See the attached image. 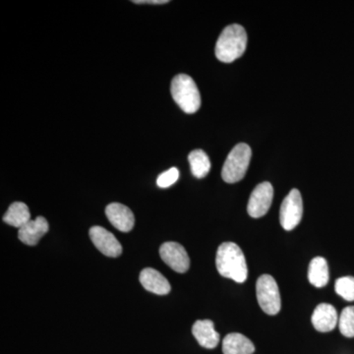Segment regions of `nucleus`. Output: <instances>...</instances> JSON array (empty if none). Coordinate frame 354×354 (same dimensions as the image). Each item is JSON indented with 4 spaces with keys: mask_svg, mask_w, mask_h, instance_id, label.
<instances>
[{
    "mask_svg": "<svg viewBox=\"0 0 354 354\" xmlns=\"http://www.w3.org/2000/svg\"><path fill=\"white\" fill-rule=\"evenodd\" d=\"M171 92L174 102L184 113H196L201 106V95L196 83L186 74H178L172 79Z\"/></svg>",
    "mask_w": 354,
    "mask_h": 354,
    "instance_id": "3",
    "label": "nucleus"
},
{
    "mask_svg": "<svg viewBox=\"0 0 354 354\" xmlns=\"http://www.w3.org/2000/svg\"><path fill=\"white\" fill-rule=\"evenodd\" d=\"M216 266L221 276L239 283H244L248 276L245 256L234 242L221 244L216 251Z\"/></svg>",
    "mask_w": 354,
    "mask_h": 354,
    "instance_id": "1",
    "label": "nucleus"
},
{
    "mask_svg": "<svg viewBox=\"0 0 354 354\" xmlns=\"http://www.w3.org/2000/svg\"><path fill=\"white\" fill-rule=\"evenodd\" d=\"M247 46L245 29L239 24L227 26L216 44V57L221 62L230 64L243 55Z\"/></svg>",
    "mask_w": 354,
    "mask_h": 354,
    "instance_id": "2",
    "label": "nucleus"
},
{
    "mask_svg": "<svg viewBox=\"0 0 354 354\" xmlns=\"http://www.w3.org/2000/svg\"><path fill=\"white\" fill-rule=\"evenodd\" d=\"M304 215V202L299 190L292 189L281 204L279 221L283 230H292L299 225Z\"/></svg>",
    "mask_w": 354,
    "mask_h": 354,
    "instance_id": "6",
    "label": "nucleus"
},
{
    "mask_svg": "<svg viewBox=\"0 0 354 354\" xmlns=\"http://www.w3.org/2000/svg\"><path fill=\"white\" fill-rule=\"evenodd\" d=\"M132 2L136 4H165L169 3V0H134Z\"/></svg>",
    "mask_w": 354,
    "mask_h": 354,
    "instance_id": "22",
    "label": "nucleus"
},
{
    "mask_svg": "<svg viewBox=\"0 0 354 354\" xmlns=\"http://www.w3.org/2000/svg\"><path fill=\"white\" fill-rule=\"evenodd\" d=\"M274 198V188L270 183L258 184L251 193L247 205V212L249 216L254 218H261L268 213Z\"/></svg>",
    "mask_w": 354,
    "mask_h": 354,
    "instance_id": "7",
    "label": "nucleus"
},
{
    "mask_svg": "<svg viewBox=\"0 0 354 354\" xmlns=\"http://www.w3.org/2000/svg\"><path fill=\"white\" fill-rule=\"evenodd\" d=\"M329 267L325 258L316 257L310 262L308 279L310 283L315 288H321L329 283Z\"/></svg>",
    "mask_w": 354,
    "mask_h": 354,
    "instance_id": "16",
    "label": "nucleus"
},
{
    "mask_svg": "<svg viewBox=\"0 0 354 354\" xmlns=\"http://www.w3.org/2000/svg\"><path fill=\"white\" fill-rule=\"evenodd\" d=\"M256 295L261 309L268 315H277L281 308V295L274 279L270 274H263L256 283Z\"/></svg>",
    "mask_w": 354,
    "mask_h": 354,
    "instance_id": "5",
    "label": "nucleus"
},
{
    "mask_svg": "<svg viewBox=\"0 0 354 354\" xmlns=\"http://www.w3.org/2000/svg\"><path fill=\"white\" fill-rule=\"evenodd\" d=\"M252 151L245 143L237 144L228 153L223 164L221 177L227 183H236L245 176L250 165Z\"/></svg>",
    "mask_w": 354,
    "mask_h": 354,
    "instance_id": "4",
    "label": "nucleus"
},
{
    "mask_svg": "<svg viewBox=\"0 0 354 354\" xmlns=\"http://www.w3.org/2000/svg\"><path fill=\"white\" fill-rule=\"evenodd\" d=\"M191 172L197 178H204L208 176L211 169V160L206 153L203 150L192 151L188 156Z\"/></svg>",
    "mask_w": 354,
    "mask_h": 354,
    "instance_id": "18",
    "label": "nucleus"
},
{
    "mask_svg": "<svg viewBox=\"0 0 354 354\" xmlns=\"http://www.w3.org/2000/svg\"><path fill=\"white\" fill-rule=\"evenodd\" d=\"M335 290L339 297L346 301H354V278L353 277H342L337 279Z\"/></svg>",
    "mask_w": 354,
    "mask_h": 354,
    "instance_id": "20",
    "label": "nucleus"
},
{
    "mask_svg": "<svg viewBox=\"0 0 354 354\" xmlns=\"http://www.w3.org/2000/svg\"><path fill=\"white\" fill-rule=\"evenodd\" d=\"M91 241L100 252L108 257L116 258L122 254V246L111 232L102 227H93L90 230Z\"/></svg>",
    "mask_w": 354,
    "mask_h": 354,
    "instance_id": "9",
    "label": "nucleus"
},
{
    "mask_svg": "<svg viewBox=\"0 0 354 354\" xmlns=\"http://www.w3.org/2000/svg\"><path fill=\"white\" fill-rule=\"evenodd\" d=\"M192 334L203 348L213 349L220 342V334L216 332L211 320H198L192 327Z\"/></svg>",
    "mask_w": 354,
    "mask_h": 354,
    "instance_id": "14",
    "label": "nucleus"
},
{
    "mask_svg": "<svg viewBox=\"0 0 354 354\" xmlns=\"http://www.w3.org/2000/svg\"><path fill=\"white\" fill-rule=\"evenodd\" d=\"M140 283L146 290L158 295H169L171 290V286L169 281L152 268H147L140 274Z\"/></svg>",
    "mask_w": 354,
    "mask_h": 354,
    "instance_id": "13",
    "label": "nucleus"
},
{
    "mask_svg": "<svg viewBox=\"0 0 354 354\" xmlns=\"http://www.w3.org/2000/svg\"><path fill=\"white\" fill-rule=\"evenodd\" d=\"M311 320L318 332L328 333L335 329L339 323V316L333 305L321 304L314 310Z\"/></svg>",
    "mask_w": 354,
    "mask_h": 354,
    "instance_id": "11",
    "label": "nucleus"
},
{
    "mask_svg": "<svg viewBox=\"0 0 354 354\" xmlns=\"http://www.w3.org/2000/svg\"><path fill=\"white\" fill-rule=\"evenodd\" d=\"M48 221L44 216H38L36 220H31L18 232V239L26 245L34 246L39 243V239L48 232Z\"/></svg>",
    "mask_w": 354,
    "mask_h": 354,
    "instance_id": "12",
    "label": "nucleus"
},
{
    "mask_svg": "<svg viewBox=\"0 0 354 354\" xmlns=\"http://www.w3.org/2000/svg\"><path fill=\"white\" fill-rule=\"evenodd\" d=\"M255 346L245 335L232 333L225 335L223 342V354H253Z\"/></svg>",
    "mask_w": 354,
    "mask_h": 354,
    "instance_id": "15",
    "label": "nucleus"
},
{
    "mask_svg": "<svg viewBox=\"0 0 354 354\" xmlns=\"http://www.w3.org/2000/svg\"><path fill=\"white\" fill-rule=\"evenodd\" d=\"M179 171L176 167H171L167 169V171L162 172V174L158 176L157 179V184L158 187L167 188L171 186L172 184L178 180Z\"/></svg>",
    "mask_w": 354,
    "mask_h": 354,
    "instance_id": "21",
    "label": "nucleus"
},
{
    "mask_svg": "<svg viewBox=\"0 0 354 354\" xmlns=\"http://www.w3.org/2000/svg\"><path fill=\"white\" fill-rule=\"evenodd\" d=\"M4 223L12 225L14 227H24L26 223L31 221V214L27 205L22 202H15L9 206L8 209L3 216Z\"/></svg>",
    "mask_w": 354,
    "mask_h": 354,
    "instance_id": "17",
    "label": "nucleus"
},
{
    "mask_svg": "<svg viewBox=\"0 0 354 354\" xmlns=\"http://www.w3.org/2000/svg\"><path fill=\"white\" fill-rule=\"evenodd\" d=\"M160 255L165 264L177 272H187L190 259L185 248L176 242H165L160 248Z\"/></svg>",
    "mask_w": 354,
    "mask_h": 354,
    "instance_id": "8",
    "label": "nucleus"
},
{
    "mask_svg": "<svg viewBox=\"0 0 354 354\" xmlns=\"http://www.w3.org/2000/svg\"><path fill=\"white\" fill-rule=\"evenodd\" d=\"M339 330L344 337H354V306L346 307L339 318Z\"/></svg>",
    "mask_w": 354,
    "mask_h": 354,
    "instance_id": "19",
    "label": "nucleus"
},
{
    "mask_svg": "<svg viewBox=\"0 0 354 354\" xmlns=\"http://www.w3.org/2000/svg\"><path fill=\"white\" fill-rule=\"evenodd\" d=\"M106 215L111 225L120 232H129L134 227V215L125 205L111 203L106 208Z\"/></svg>",
    "mask_w": 354,
    "mask_h": 354,
    "instance_id": "10",
    "label": "nucleus"
}]
</instances>
